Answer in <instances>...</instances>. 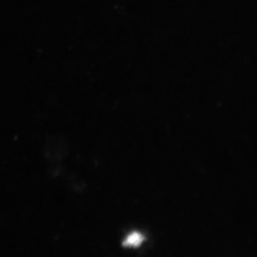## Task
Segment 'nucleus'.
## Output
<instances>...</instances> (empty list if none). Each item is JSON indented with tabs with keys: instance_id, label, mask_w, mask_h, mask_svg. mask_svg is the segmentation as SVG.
I'll return each mask as SVG.
<instances>
[{
	"instance_id": "nucleus-1",
	"label": "nucleus",
	"mask_w": 257,
	"mask_h": 257,
	"mask_svg": "<svg viewBox=\"0 0 257 257\" xmlns=\"http://www.w3.org/2000/svg\"><path fill=\"white\" fill-rule=\"evenodd\" d=\"M145 237L143 234L138 231H135L126 236L123 242V246L126 247H138L143 243Z\"/></svg>"
}]
</instances>
